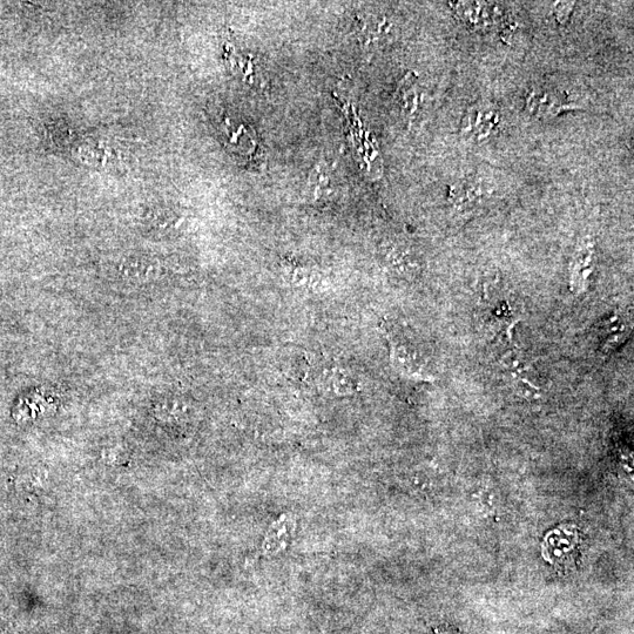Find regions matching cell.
Wrapping results in <instances>:
<instances>
[{"label": "cell", "mask_w": 634, "mask_h": 634, "mask_svg": "<svg viewBox=\"0 0 634 634\" xmlns=\"http://www.w3.org/2000/svg\"><path fill=\"white\" fill-rule=\"evenodd\" d=\"M483 308L485 322L490 332L512 343V330L521 321L517 307L509 298L508 292L498 285L490 283L484 288Z\"/></svg>", "instance_id": "1"}, {"label": "cell", "mask_w": 634, "mask_h": 634, "mask_svg": "<svg viewBox=\"0 0 634 634\" xmlns=\"http://www.w3.org/2000/svg\"><path fill=\"white\" fill-rule=\"evenodd\" d=\"M526 105L538 118H551L566 110L582 109L584 103L582 98L568 91L539 87L531 92Z\"/></svg>", "instance_id": "2"}, {"label": "cell", "mask_w": 634, "mask_h": 634, "mask_svg": "<svg viewBox=\"0 0 634 634\" xmlns=\"http://www.w3.org/2000/svg\"><path fill=\"white\" fill-rule=\"evenodd\" d=\"M579 532L575 525H563L549 532L543 542V557L551 564L562 562L576 550Z\"/></svg>", "instance_id": "3"}, {"label": "cell", "mask_w": 634, "mask_h": 634, "mask_svg": "<svg viewBox=\"0 0 634 634\" xmlns=\"http://www.w3.org/2000/svg\"><path fill=\"white\" fill-rule=\"evenodd\" d=\"M294 532L295 521L293 516L289 514L280 516L269 526L265 538H263L261 545L262 555L268 558L281 556L292 543Z\"/></svg>", "instance_id": "4"}, {"label": "cell", "mask_w": 634, "mask_h": 634, "mask_svg": "<svg viewBox=\"0 0 634 634\" xmlns=\"http://www.w3.org/2000/svg\"><path fill=\"white\" fill-rule=\"evenodd\" d=\"M457 15L474 29H488L494 25L498 15V8L488 3H450Z\"/></svg>", "instance_id": "5"}, {"label": "cell", "mask_w": 634, "mask_h": 634, "mask_svg": "<svg viewBox=\"0 0 634 634\" xmlns=\"http://www.w3.org/2000/svg\"><path fill=\"white\" fill-rule=\"evenodd\" d=\"M391 360L400 373L411 377V379H426L423 375V363L421 356L413 347L406 343L394 342L391 345Z\"/></svg>", "instance_id": "6"}, {"label": "cell", "mask_w": 634, "mask_h": 634, "mask_svg": "<svg viewBox=\"0 0 634 634\" xmlns=\"http://www.w3.org/2000/svg\"><path fill=\"white\" fill-rule=\"evenodd\" d=\"M320 384L327 394L334 396H349L359 390L356 377L346 369H326L320 376Z\"/></svg>", "instance_id": "7"}, {"label": "cell", "mask_w": 634, "mask_h": 634, "mask_svg": "<svg viewBox=\"0 0 634 634\" xmlns=\"http://www.w3.org/2000/svg\"><path fill=\"white\" fill-rule=\"evenodd\" d=\"M498 124V114L490 107H478L469 111L465 117L463 133L474 136L478 140L488 138L492 130Z\"/></svg>", "instance_id": "8"}, {"label": "cell", "mask_w": 634, "mask_h": 634, "mask_svg": "<svg viewBox=\"0 0 634 634\" xmlns=\"http://www.w3.org/2000/svg\"><path fill=\"white\" fill-rule=\"evenodd\" d=\"M593 247L585 244L578 249L571 268V286L576 293H583L586 282L592 273L593 268Z\"/></svg>", "instance_id": "9"}, {"label": "cell", "mask_w": 634, "mask_h": 634, "mask_svg": "<svg viewBox=\"0 0 634 634\" xmlns=\"http://www.w3.org/2000/svg\"><path fill=\"white\" fill-rule=\"evenodd\" d=\"M501 364L517 383L532 390V393H538L539 388L531 380V374L534 373V370L523 359L522 355L517 353V350H508V353L502 356Z\"/></svg>", "instance_id": "10"}, {"label": "cell", "mask_w": 634, "mask_h": 634, "mask_svg": "<svg viewBox=\"0 0 634 634\" xmlns=\"http://www.w3.org/2000/svg\"><path fill=\"white\" fill-rule=\"evenodd\" d=\"M600 334L603 336V352L607 353L622 345L630 335V328L624 317L616 314L603 323Z\"/></svg>", "instance_id": "11"}, {"label": "cell", "mask_w": 634, "mask_h": 634, "mask_svg": "<svg viewBox=\"0 0 634 634\" xmlns=\"http://www.w3.org/2000/svg\"><path fill=\"white\" fill-rule=\"evenodd\" d=\"M386 258L388 265L397 273L413 275L418 271L416 263L411 259L409 252L402 247H390Z\"/></svg>", "instance_id": "12"}, {"label": "cell", "mask_w": 634, "mask_h": 634, "mask_svg": "<svg viewBox=\"0 0 634 634\" xmlns=\"http://www.w3.org/2000/svg\"><path fill=\"white\" fill-rule=\"evenodd\" d=\"M399 90L404 116L410 119L418 110V93L415 80L408 78L403 79Z\"/></svg>", "instance_id": "13"}, {"label": "cell", "mask_w": 634, "mask_h": 634, "mask_svg": "<svg viewBox=\"0 0 634 634\" xmlns=\"http://www.w3.org/2000/svg\"><path fill=\"white\" fill-rule=\"evenodd\" d=\"M438 634H460V633L447 631V632H441V633H438Z\"/></svg>", "instance_id": "14"}]
</instances>
